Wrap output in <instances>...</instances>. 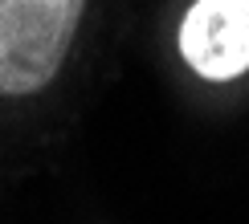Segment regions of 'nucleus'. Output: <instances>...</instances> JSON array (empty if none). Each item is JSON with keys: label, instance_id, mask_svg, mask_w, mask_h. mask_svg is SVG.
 I'll return each mask as SVG.
<instances>
[{"label": "nucleus", "instance_id": "1", "mask_svg": "<svg viewBox=\"0 0 249 224\" xmlns=\"http://www.w3.org/2000/svg\"><path fill=\"white\" fill-rule=\"evenodd\" d=\"M86 0H0V94L25 98L49 86Z\"/></svg>", "mask_w": 249, "mask_h": 224}, {"label": "nucleus", "instance_id": "2", "mask_svg": "<svg viewBox=\"0 0 249 224\" xmlns=\"http://www.w3.org/2000/svg\"><path fill=\"white\" fill-rule=\"evenodd\" d=\"M180 53L209 81L249 74V0H196L180 25Z\"/></svg>", "mask_w": 249, "mask_h": 224}]
</instances>
